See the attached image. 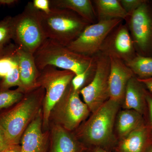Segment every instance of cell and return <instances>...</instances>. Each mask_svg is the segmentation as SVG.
<instances>
[{
	"mask_svg": "<svg viewBox=\"0 0 152 152\" xmlns=\"http://www.w3.org/2000/svg\"><path fill=\"white\" fill-rule=\"evenodd\" d=\"M121 104L109 99L76 130L77 138L86 148H99L113 152L118 142L115 122Z\"/></svg>",
	"mask_w": 152,
	"mask_h": 152,
	"instance_id": "obj_1",
	"label": "cell"
},
{
	"mask_svg": "<svg viewBox=\"0 0 152 152\" xmlns=\"http://www.w3.org/2000/svg\"><path fill=\"white\" fill-rule=\"evenodd\" d=\"M45 90L38 87L24 96L15 107L0 116V126L10 145H19L22 136L41 110Z\"/></svg>",
	"mask_w": 152,
	"mask_h": 152,
	"instance_id": "obj_2",
	"label": "cell"
},
{
	"mask_svg": "<svg viewBox=\"0 0 152 152\" xmlns=\"http://www.w3.org/2000/svg\"><path fill=\"white\" fill-rule=\"evenodd\" d=\"M36 66L40 71L47 66L72 72L75 75L95 70L94 57L78 53L67 47L47 39L34 53Z\"/></svg>",
	"mask_w": 152,
	"mask_h": 152,
	"instance_id": "obj_3",
	"label": "cell"
},
{
	"mask_svg": "<svg viewBox=\"0 0 152 152\" xmlns=\"http://www.w3.org/2000/svg\"><path fill=\"white\" fill-rule=\"evenodd\" d=\"M49 13L40 11L42 28L47 39L67 46L90 24L68 9L50 7Z\"/></svg>",
	"mask_w": 152,
	"mask_h": 152,
	"instance_id": "obj_4",
	"label": "cell"
},
{
	"mask_svg": "<svg viewBox=\"0 0 152 152\" xmlns=\"http://www.w3.org/2000/svg\"><path fill=\"white\" fill-rule=\"evenodd\" d=\"M12 40L16 45L33 54L47 39L41 25L40 11L32 2L12 17Z\"/></svg>",
	"mask_w": 152,
	"mask_h": 152,
	"instance_id": "obj_5",
	"label": "cell"
},
{
	"mask_svg": "<svg viewBox=\"0 0 152 152\" xmlns=\"http://www.w3.org/2000/svg\"><path fill=\"white\" fill-rule=\"evenodd\" d=\"M80 91H75L71 83L59 101L52 109L50 121L69 132L76 131L89 116L91 112L81 100Z\"/></svg>",
	"mask_w": 152,
	"mask_h": 152,
	"instance_id": "obj_6",
	"label": "cell"
},
{
	"mask_svg": "<svg viewBox=\"0 0 152 152\" xmlns=\"http://www.w3.org/2000/svg\"><path fill=\"white\" fill-rule=\"evenodd\" d=\"M39 71L37 83L45 90L43 103L42 127H48L52 109L59 101L75 75L72 72L47 66Z\"/></svg>",
	"mask_w": 152,
	"mask_h": 152,
	"instance_id": "obj_7",
	"label": "cell"
},
{
	"mask_svg": "<svg viewBox=\"0 0 152 152\" xmlns=\"http://www.w3.org/2000/svg\"><path fill=\"white\" fill-rule=\"evenodd\" d=\"M94 57L96 62L94 74L89 83L80 91L91 113L97 110L110 99V58L100 52Z\"/></svg>",
	"mask_w": 152,
	"mask_h": 152,
	"instance_id": "obj_8",
	"label": "cell"
},
{
	"mask_svg": "<svg viewBox=\"0 0 152 152\" xmlns=\"http://www.w3.org/2000/svg\"><path fill=\"white\" fill-rule=\"evenodd\" d=\"M126 21L137 53L152 57V2L146 0Z\"/></svg>",
	"mask_w": 152,
	"mask_h": 152,
	"instance_id": "obj_9",
	"label": "cell"
},
{
	"mask_svg": "<svg viewBox=\"0 0 152 152\" xmlns=\"http://www.w3.org/2000/svg\"><path fill=\"white\" fill-rule=\"evenodd\" d=\"M121 19L100 21L88 25L76 39L67 47L72 51L89 57L100 52L102 45L112 31L122 23Z\"/></svg>",
	"mask_w": 152,
	"mask_h": 152,
	"instance_id": "obj_10",
	"label": "cell"
},
{
	"mask_svg": "<svg viewBox=\"0 0 152 152\" xmlns=\"http://www.w3.org/2000/svg\"><path fill=\"white\" fill-rule=\"evenodd\" d=\"M126 62L137 54L127 24L122 23L114 29L102 45L100 52Z\"/></svg>",
	"mask_w": 152,
	"mask_h": 152,
	"instance_id": "obj_11",
	"label": "cell"
},
{
	"mask_svg": "<svg viewBox=\"0 0 152 152\" xmlns=\"http://www.w3.org/2000/svg\"><path fill=\"white\" fill-rule=\"evenodd\" d=\"M109 57L110 59L109 99L122 105L124 99L127 85L129 80L135 75L124 62L115 57Z\"/></svg>",
	"mask_w": 152,
	"mask_h": 152,
	"instance_id": "obj_12",
	"label": "cell"
},
{
	"mask_svg": "<svg viewBox=\"0 0 152 152\" xmlns=\"http://www.w3.org/2000/svg\"><path fill=\"white\" fill-rule=\"evenodd\" d=\"M42 121L41 109L22 136L20 152H46L48 134L43 132Z\"/></svg>",
	"mask_w": 152,
	"mask_h": 152,
	"instance_id": "obj_13",
	"label": "cell"
},
{
	"mask_svg": "<svg viewBox=\"0 0 152 152\" xmlns=\"http://www.w3.org/2000/svg\"><path fill=\"white\" fill-rule=\"evenodd\" d=\"M16 52L21 83V87L19 89L26 94L40 87L37 83L39 71L33 54L18 46Z\"/></svg>",
	"mask_w": 152,
	"mask_h": 152,
	"instance_id": "obj_14",
	"label": "cell"
},
{
	"mask_svg": "<svg viewBox=\"0 0 152 152\" xmlns=\"http://www.w3.org/2000/svg\"><path fill=\"white\" fill-rule=\"evenodd\" d=\"M152 139L145 123L117 142L113 152H145Z\"/></svg>",
	"mask_w": 152,
	"mask_h": 152,
	"instance_id": "obj_15",
	"label": "cell"
},
{
	"mask_svg": "<svg viewBox=\"0 0 152 152\" xmlns=\"http://www.w3.org/2000/svg\"><path fill=\"white\" fill-rule=\"evenodd\" d=\"M49 152H84L87 148L79 141L75 134L54 124L51 131Z\"/></svg>",
	"mask_w": 152,
	"mask_h": 152,
	"instance_id": "obj_16",
	"label": "cell"
},
{
	"mask_svg": "<svg viewBox=\"0 0 152 152\" xmlns=\"http://www.w3.org/2000/svg\"><path fill=\"white\" fill-rule=\"evenodd\" d=\"M146 88L135 77H132L127 85L123 109L134 110L143 115L147 110L145 92Z\"/></svg>",
	"mask_w": 152,
	"mask_h": 152,
	"instance_id": "obj_17",
	"label": "cell"
},
{
	"mask_svg": "<svg viewBox=\"0 0 152 152\" xmlns=\"http://www.w3.org/2000/svg\"><path fill=\"white\" fill-rule=\"evenodd\" d=\"M145 123L142 115L132 110L119 111L115 122V133L118 142Z\"/></svg>",
	"mask_w": 152,
	"mask_h": 152,
	"instance_id": "obj_18",
	"label": "cell"
},
{
	"mask_svg": "<svg viewBox=\"0 0 152 152\" xmlns=\"http://www.w3.org/2000/svg\"><path fill=\"white\" fill-rule=\"evenodd\" d=\"M50 7L68 9L75 12L88 23H95L97 17L90 0H50Z\"/></svg>",
	"mask_w": 152,
	"mask_h": 152,
	"instance_id": "obj_19",
	"label": "cell"
},
{
	"mask_svg": "<svg viewBox=\"0 0 152 152\" xmlns=\"http://www.w3.org/2000/svg\"><path fill=\"white\" fill-rule=\"evenodd\" d=\"M94 1L99 21L118 19L126 20L129 17V14L123 8L119 0H96Z\"/></svg>",
	"mask_w": 152,
	"mask_h": 152,
	"instance_id": "obj_20",
	"label": "cell"
},
{
	"mask_svg": "<svg viewBox=\"0 0 152 152\" xmlns=\"http://www.w3.org/2000/svg\"><path fill=\"white\" fill-rule=\"evenodd\" d=\"M126 63L134 75L139 79L152 77V57L144 56L137 54Z\"/></svg>",
	"mask_w": 152,
	"mask_h": 152,
	"instance_id": "obj_21",
	"label": "cell"
},
{
	"mask_svg": "<svg viewBox=\"0 0 152 152\" xmlns=\"http://www.w3.org/2000/svg\"><path fill=\"white\" fill-rule=\"evenodd\" d=\"M24 95V93L18 88L15 90L0 88V110L18 103Z\"/></svg>",
	"mask_w": 152,
	"mask_h": 152,
	"instance_id": "obj_22",
	"label": "cell"
},
{
	"mask_svg": "<svg viewBox=\"0 0 152 152\" xmlns=\"http://www.w3.org/2000/svg\"><path fill=\"white\" fill-rule=\"evenodd\" d=\"M12 37V17H7L0 20V45L9 44Z\"/></svg>",
	"mask_w": 152,
	"mask_h": 152,
	"instance_id": "obj_23",
	"label": "cell"
},
{
	"mask_svg": "<svg viewBox=\"0 0 152 152\" xmlns=\"http://www.w3.org/2000/svg\"><path fill=\"white\" fill-rule=\"evenodd\" d=\"M16 50V49L11 54L0 58V77L4 78L18 64Z\"/></svg>",
	"mask_w": 152,
	"mask_h": 152,
	"instance_id": "obj_24",
	"label": "cell"
},
{
	"mask_svg": "<svg viewBox=\"0 0 152 152\" xmlns=\"http://www.w3.org/2000/svg\"><path fill=\"white\" fill-rule=\"evenodd\" d=\"M14 86H18V88L21 87L18 64L0 82V88L9 89Z\"/></svg>",
	"mask_w": 152,
	"mask_h": 152,
	"instance_id": "obj_25",
	"label": "cell"
},
{
	"mask_svg": "<svg viewBox=\"0 0 152 152\" xmlns=\"http://www.w3.org/2000/svg\"><path fill=\"white\" fill-rule=\"evenodd\" d=\"M95 70L87 71L75 75L71 82V85L74 90L75 91H80L82 88L84 87L85 84L88 82L90 77H93L94 76Z\"/></svg>",
	"mask_w": 152,
	"mask_h": 152,
	"instance_id": "obj_26",
	"label": "cell"
},
{
	"mask_svg": "<svg viewBox=\"0 0 152 152\" xmlns=\"http://www.w3.org/2000/svg\"><path fill=\"white\" fill-rule=\"evenodd\" d=\"M146 1V0H121L120 1L123 8L129 15Z\"/></svg>",
	"mask_w": 152,
	"mask_h": 152,
	"instance_id": "obj_27",
	"label": "cell"
},
{
	"mask_svg": "<svg viewBox=\"0 0 152 152\" xmlns=\"http://www.w3.org/2000/svg\"><path fill=\"white\" fill-rule=\"evenodd\" d=\"M147 110H148L149 116V124L148 125L152 137V94L146 89L145 92Z\"/></svg>",
	"mask_w": 152,
	"mask_h": 152,
	"instance_id": "obj_28",
	"label": "cell"
},
{
	"mask_svg": "<svg viewBox=\"0 0 152 152\" xmlns=\"http://www.w3.org/2000/svg\"><path fill=\"white\" fill-rule=\"evenodd\" d=\"M32 2L37 10L45 13H49L50 11V0H34Z\"/></svg>",
	"mask_w": 152,
	"mask_h": 152,
	"instance_id": "obj_29",
	"label": "cell"
},
{
	"mask_svg": "<svg viewBox=\"0 0 152 152\" xmlns=\"http://www.w3.org/2000/svg\"><path fill=\"white\" fill-rule=\"evenodd\" d=\"M17 48V45L12 44L0 45V58L12 53Z\"/></svg>",
	"mask_w": 152,
	"mask_h": 152,
	"instance_id": "obj_30",
	"label": "cell"
},
{
	"mask_svg": "<svg viewBox=\"0 0 152 152\" xmlns=\"http://www.w3.org/2000/svg\"><path fill=\"white\" fill-rule=\"evenodd\" d=\"M10 145H11L8 141L5 134L0 126V152L5 149Z\"/></svg>",
	"mask_w": 152,
	"mask_h": 152,
	"instance_id": "obj_31",
	"label": "cell"
},
{
	"mask_svg": "<svg viewBox=\"0 0 152 152\" xmlns=\"http://www.w3.org/2000/svg\"><path fill=\"white\" fill-rule=\"evenodd\" d=\"M138 80L144 85L146 89L152 94V77L146 79H138Z\"/></svg>",
	"mask_w": 152,
	"mask_h": 152,
	"instance_id": "obj_32",
	"label": "cell"
},
{
	"mask_svg": "<svg viewBox=\"0 0 152 152\" xmlns=\"http://www.w3.org/2000/svg\"><path fill=\"white\" fill-rule=\"evenodd\" d=\"M20 145H11L0 152H20Z\"/></svg>",
	"mask_w": 152,
	"mask_h": 152,
	"instance_id": "obj_33",
	"label": "cell"
},
{
	"mask_svg": "<svg viewBox=\"0 0 152 152\" xmlns=\"http://www.w3.org/2000/svg\"><path fill=\"white\" fill-rule=\"evenodd\" d=\"M17 0H0V5L4 6H12L19 2Z\"/></svg>",
	"mask_w": 152,
	"mask_h": 152,
	"instance_id": "obj_34",
	"label": "cell"
},
{
	"mask_svg": "<svg viewBox=\"0 0 152 152\" xmlns=\"http://www.w3.org/2000/svg\"><path fill=\"white\" fill-rule=\"evenodd\" d=\"M84 152H113L99 148H87Z\"/></svg>",
	"mask_w": 152,
	"mask_h": 152,
	"instance_id": "obj_35",
	"label": "cell"
},
{
	"mask_svg": "<svg viewBox=\"0 0 152 152\" xmlns=\"http://www.w3.org/2000/svg\"><path fill=\"white\" fill-rule=\"evenodd\" d=\"M145 152H152V139L147 148Z\"/></svg>",
	"mask_w": 152,
	"mask_h": 152,
	"instance_id": "obj_36",
	"label": "cell"
}]
</instances>
